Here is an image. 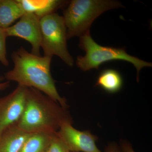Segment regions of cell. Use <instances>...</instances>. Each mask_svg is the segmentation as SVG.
I'll return each mask as SVG.
<instances>
[{
	"label": "cell",
	"instance_id": "cell-15",
	"mask_svg": "<svg viewBox=\"0 0 152 152\" xmlns=\"http://www.w3.org/2000/svg\"><path fill=\"white\" fill-rule=\"evenodd\" d=\"M7 37L5 29L0 28V62L5 66L9 65L6 48V40Z\"/></svg>",
	"mask_w": 152,
	"mask_h": 152
},
{
	"label": "cell",
	"instance_id": "cell-10",
	"mask_svg": "<svg viewBox=\"0 0 152 152\" xmlns=\"http://www.w3.org/2000/svg\"><path fill=\"white\" fill-rule=\"evenodd\" d=\"M30 134L21 130L16 124L0 134V152H19Z\"/></svg>",
	"mask_w": 152,
	"mask_h": 152
},
{
	"label": "cell",
	"instance_id": "cell-13",
	"mask_svg": "<svg viewBox=\"0 0 152 152\" xmlns=\"http://www.w3.org/2000/svg\"><path fill=\"white\" fill-rule=\"evenodd\" d=\"M56 134H30L19 152H44Z\"/></svg>",
	"mask_w": 152,
	"mask_h": 152
},
{
	"label": "cell",
	"instance_id": "cell-11",
	"mask_svg": "<svg viewBox=\"0 0 152 152\" xmlns=\"http://www.w3.org/2000/svg\"><path fill=\"white\" fill-rule=\"evenodd\" d=\"M25 13L18 0H0V28L10 27Z\"/></svg>",
	"mask_w": 152,
	"mask_h": 152
},
{
	"label": "cell",
	"instance_id": "cell-5",
	"mask_svg": "<svg viewBox=\"0 0 152 152\" xmlns=\"http://www.w3.org/2000/svg\"><path fill=\"white\" fill-rule=\"evenodd\" d=\"M40 22L44 56H57L67 65L73 66L74 59L68 51L66 28L63 16L54 13L43 17Z\"/></svg>",
	"mask_w": 152,
	"mask_h": 152
},
{
	"label": "cell",
	"instance_id": "cell-1",
	"mask_svg": "<svg viewBox=\"0 0 152 152\" xmlns=\"http://www.w3.org/2000/svg\"><path fill=\"white\" fill-rule=\"evenodd\" d=\"M12 58L14 67L4 75L8 81L39 90L67 109L66 100L59 94L51 74V57L37 56L22 47L12 53Z\"/></svg>",
	"mask_w": 152,
	"mask_h": 152
},
{
	"label": "cell",
	"instance_id": "cell-4",
	"mask_svg": "<svg viewBox=\"0 0 152 152\" xmlns=\"http://www.w3.org/2000/svg\"><path fill=\"white\" fill-rule=\"evenodd\" d=\"M79 47L86 53L84 56L77 57L76 64L81 70L86 72L92 69H98L102 64L112 61H123L132 64L137 71V81L142 68L152 67L151 63L140 59L128 54L124 48L104 46L97 43L90 34L81 37Z\"/></svg>",
	"mask_w": 152,
	"mask_h": 152
},
{
	"label": "cell",
	"instance_id": "cell-18",
	"mask_svg": "<svg viewBox=\"0 0 152 152\" xmlns=\"http://www.w3.org/2000/svg\"><path fill=\"white\" fill-rule=\"evenodd\" d=\"M3 80V78L0 77V92L7 88L10 85V82L7 81L2 82Z\"/></svg>",
	"mask_w": 152,
	"mask_h": 152
},
{
	"label": "cell",
	"instance_id": "cell-3",
	"mask_svg": "<svg viewBox=\"0 0 152 152\" xmlns=\"http://www.w3.org/2000/svg\"><path fill=\"white\" fill-rule=\"evenodd\" d=\"M124 7L114 0H73L64 11L67 39L80 37L90 34V28L98 17L106 11Z\"/></svg>",
	"mask_w": 152,
	"mask_h": 152
},
{
	"label": "cell",
	"instance_id": "cell-19",
	"mask_svg": "<svg viewBox=\"0 0 152 152\" xmlns=\"http://www.w3.org/2000/svg\"></svg>",
	"mask_w": 152,
	"mask_h": 152
},
{
	"label": "cell",
	"instance_id": "cell-6",
	"mask_svg": "<svg viewBox=\"0 0 152 152\" xmlns=\"http://www.w3.org/2000/svg\"><path fill=\"white\" fill-rule=\"evenodd\" d=\"M26 90V87L18 85L12 92L0 97V134L20 118L25 108Z\"/></svg>",
	"mask_w": 152,
	"mask_h": 152
},
{
	"label": "cell",
	"instance_id": "cell-14",
	"mask_svg": "<svg viewBox=\"0 0 152 152\" xmlns=\"http://www.w3.org/2000/svg\"><path fill=\"white\" fill-rule=\"evenodd\" d=\"M44 152H70L57 133L53 137Z\"/></svg>",
	"mask_w": 152,
	"mask_h": 152
},
{
	"label": "cell",
	"instance_id": "cell-7",
	"mask_svg": "<svg viewBox=\"0 0 152 152\" xmlns=\"http://www.w3.org/2000/svg\"><path fill=\"white\" fill-rule=\"evenodd\" d=\"M40 19L35 14L25 13L15 25L5 29L8 37H17L28 42L31 46L32 53L41 56L42 36Z\"/></svg>",
	"mask_w": 152,
	"mask_h": 152
},
{
	"label": "cell",
	"instance_id": "cell-2",
	"mask_svg": "<svg viewBox=\"0 0 152 152\" xmlns=\"http://www.w3.org/2000/svg\"><path fill=\"white\" fill-rule=\"evenodd\" d=\"M66 123H72L66 109L40 91L26 87L24 110L16 124L19 129L27 134H55Z\"/></svg>",
	"mask_w": 152,
	"mask_h": 152
},
{
	"label": "cell",
	"instance_id": "cell-8",
	"mask_svg": "<svg viewBox=\"0 0 152 152\" xmlns=\"http://www.w3.org/2000/svg\"><path fill=\"white\" fill-rule=\"evenodd\" d=\"M57 135L70 152H102L96 145L97 137L88 131H80L69 123L63 124Z\"/></svg>",
	"mask_w": 152,
	"mask_h": 152
},
{
	"label": "cell",
	"instance_id": "cell-12",
	"mask_svg": "<svg viewBox=\"0 0 152 152\" xmlns=\"http://www.w3.org/2000/svg\"><path fill=\"white\" fill-rule=\"evenodd\" d=\"M123 85V80L121 74L113 69H107L102 71L96 84V86L100 87L109 94H115L119 91Z\"/></svg>",
	"mask_w": 152,
	"mask_h": 152
},
{
	"label": "cell",
	"instance_id": "cell-16",
	"mask_svg": "<svg viewBox=\"0 0 152 152\" xmlns=\"http://www.w3.org/2000/svg\"><path fill=\"white\" fill-rule=\"evenodd\" d=\"M121 144V152H135L133 150L132 145L128 142L122 141Z\"/></svg>",
	"mask_w": 152,
	"mask_h": 152
},
{
	"label": "cell",
	"instance_id": "cell-17",
	"mask_svg": "<svg viewBox=\"0 0 152 152\" xmlns=\"http://www.w3.org/2000/svg\"><path fill=\"white\" fill-rule=\"evenodd\" d=\"M105 152H121L117 144L112 143L106 147Z\"/></svg>",
	"mask_w": 152,
	"mask_h": 152
},
{
	"label": "cell",
	"instance_id": "cell-9",
	"mask_svg": "<svg viewBox=\"0 0 152 152\" xmlns=\"http://www.w3.org/2000/svg\"><path fill=\"white\" fill-rule=\"evenodd\" d=\"M25 13L35 14L40 19L47 15L54 13L58 9L64 7L69 2L58 0H18Z\"/></svg>",
	"mask_w": 152,
	"mask_h": 152
}]
</instances>
